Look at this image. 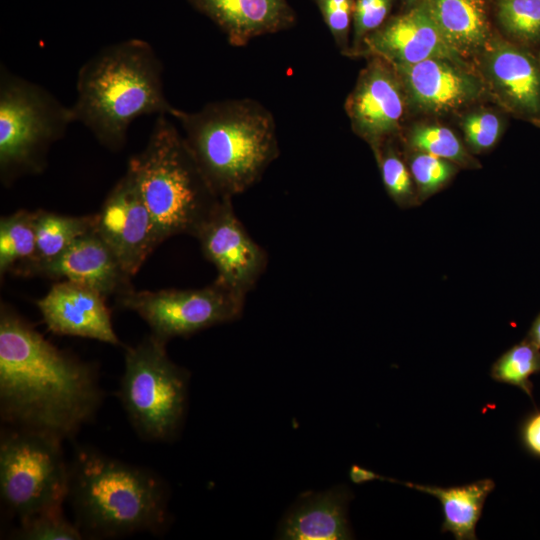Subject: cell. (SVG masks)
<instances>
[{
  "label": "cell",
  "instance_id": "29",
  "mask_svg": "<svg viewBox=\"0 0 540 540\" xmlns=\"http://www.w3.org/2000/svg\"><path fill=\"white\" fill-rule=\"evenodd\" d=\"M498 17L518 38L533 40L540 36V0H500Z\"/></svg>",
  "mask_w": 540,
  "mask_h": 540
},
{
  "label": "cell",
  "instance_id": "15",
  "mask_svg": "<svg viewBox=\"0 0 540 540\" xmlns=\"http://www.w3.org/2000/svg\"><path fill=\"white\" fill-rule=\"evenodd\" d=\"M52 279L65 278L85 285L104 298L133 290L132 276L95 227L78 237L58 258L37 272Z\"/></svg>",
  "mask_w": 540,
  "mask_h": 540
},
{
  "label": "cell",
  "instance_id": "7",
  "mask_svg": "<svg viewBox=\"0 0 540 540\" xmlns=\"http://www.w3.org/2000/svg\"><path fill=\"white\" fill-rule=\"evenodd\" d=\"M74 122L70 107L39 84L0 69V175L4 184L41 172L50 146Z\"/></svg>",
  "mask_w": 540,
  "mask_h": 540
},
{
  "label": "cell",
  "instance_id": "33",
  "mask_svg": "<svg viewBox=\"0 0 540 540\" xmlns=\"http://www.w3.org/2000/svg\"><path fill=\"white\" fill-rule=\"evenodd\" d=\"M520 436L526 450L540 458V411L533 412L524 420Z\"/></svg>",
  "mask_w": 540,
  "mask_h": 540
},
{
  "label": "cell",
  "instance_id": "8",
  "mask_svg": "<svg viewBox=\"0 0 540 540\" xmlns=\"http://www.w3.org/2000/svg\"><path fill=\"white\" fill-rule=\"evenodd\" d=\"M62 441L50 435L8 427L0 439V494L19 520L63 508L69 493V464Z\"/></svg>",
  "mask_w": 540,
  "mask_h": 540
},
{
  "label": "cell",
  "instance_id": "16",
  "mask_svg": "<svg viewBox=\"0 0 540 540\" xmlns=\"http://www.w3.org/2000/svg\"><path fill=\"white\" fill-rule=\"evenodd\" d=\"M391 66L411 102L422 110L442 112L456 109L480 93L476 79L457 67L454 61L427 59Z\"/></svg>",
  "mask_w": 540,
  "mask_h": 540
},
{
  "label": "cell",
  "instance_id": "17",
  "mask_svg": "<svg viewBox=\"0 0 540 540\" xmlns=\"http://www.w3.org/2000/svg\"><path fill=\"white\" fill-rule=\"evenodd\" d=\"M226 35L242 47L252 39L293 27L296 14L287 0H189Z\"/></svg>",
  "mask_w": 540,
  "mask_h": 540
},
{
  "label": "cell",
  "instance_id": "22",
  "mask_svg": "<svg viewBox=\"0 0 540 540\" xmlns=\"http://www.w3.org/2000/svg\"><path fill=\"white\" fill-rule=\"evenodd\" d=\"M95 227V215L66 216L45 210L35 211L36 254L25 275H37L81 235Z\"/></svg>",
  "mask_w": 540,
  "mask_h": 540
},
{
  "label": "cell",
  "instance_id": "5",
  "mask_svg": "<svg viewBox=\"0 0 540 540\" xmlns=\"http://www.w3.org/2000/svg\"><path fill=\"white\" fill-rule=\"evenodd\" d=\"M151 213L158 241L180 234L197 237L223 198L214 190L167 115H158L144 149L129 159Z\"/></svg>",
  "mask_w": 540,
  "mask_h": 540
},
{
  "label": "cell",
  "instance_id": "36",
  "mask_svg": "<svg viewBox=\"0 0 540 540\" xmlns=\"http://www.w3.org/2000/svg\"><path fill=\"white\" fill-rule=\"evenodd\" d=\"M409 4H412L415 0H406Z\"/></svg>",
  "mask_w": 540,
  "mask_h": 540
},
{
  "label": "cell",
  "instance_id": "25",
  "mask_svg": "<svg viewBox=\"0 0 540 540\" xmlns=\"http://www.w3.org/2000/svg\"><path fill=\"white\" fill-rule=\"evenodd\" d=\"M389 140L373 150L384 187L390 198L399 207L416 206L419 201L413 188L411 172L397 151L389 144Z\"/></svg>",
  "mask_w": 540,
  "mask_h": 540
},
{
  "label": "cell",
  "instance_id": "21",
  "mask_svg": "<svg viewBox=\"0 0 540 540\" xmlns=\"http://www.w3.org/2000/svg\"><path fill=\"white\" fill-rule=\"evenodd\" d=\"M388 481L400 483L437 498L442 505L444 516L441 531L452 533L457 540L477 539L476 524L481 517L485 500L495 488L492 479H481L453 487L422 485L391 478H388Z\"/></svg>",
  "mask_w": 540,
  "mask_h": 540
},
{
  "label": "cell",
  "instance_id": "1",
  "mask_svg": "<svg viewBox=\"0 0 540 540\" xmlns=\"http://www.w3.org/2000/svg\"><path fill=\"white\" fill-rule=\"evenodd\" d=\"M103 400L97 369L0 308V415L8 427L72 439Z\"/></svg>",
  "mask_w": 540,
  "mask_h": 540
},
{
  "label": "cell",
  "instance_id": "20",
  "mask_svg": "<svg viewBox=\"0 0 540 540\" xmlns=\"http://www.w3.org/2000/svg\"><path fill=\"white\" fill-rule=\"evenodd\" d=\"M448 45L468 56L487 43L489 25L484 0H424Z\"/></svg>",
  "mask_w": 540,
  "mask_h": 540
},
{
  "label": "cell",
  "instance_id": "26",
  "mask_svg": "<svg viewBox=\"0 0 540 540\" xmlns=\"http://www.w3.org/2000/svg\"><path fill=\"white\" fill-rule=\"evenodd\" d=\"M409 144L417 151L448 160L454 164L468 167H473L476 164L458 137L445 127H417L410 133Z\"/></svg>",
  "mask_w": 540,
  "mask_h": 540
},
{
  "label": "cell",
  "instance_id": "6",
  "mask_svg": "<svg viewBox=\"0 0 540 540\" xmlns=\"http://www.w3.org/2000/svg\"><path fill=\"white\" fill-rule=\"evenodd\" d=\"M189 379V372L169 358L166 342L153 334L126 348L118 397L141 439L168 442L178 435Z\"/></svg>",
  "mask_w": 540,
  "mask_h": 540
},
{
  "label": "cell",
  "instance_id": "18",
  "mask_svg": "<svg viewBox=\"0 0 540 540\" xmlns=\"http://www.w3.org/2000/svg\"><path fill=\"white\" fill-rule=\"evenodd\" d=\"M352 494L345 486L302 495L281 520L283 540H346L352 538L347 511Z\"/></svg>",
  "mask_w": 540,
  "mask_h": 540
},
{
  "label": "cell",
  "instance_id": "30",
  "mask_svg": "<svg viewBox=\"0 0 540 540\" xmlns=\"http://www.w3.org/2000/svg\"><path fill=\"white\" fill-rule=\"evenodd\" d=\"M393 0H355L353 9V47L348 54L358 55L367 36L380 28Z\"/></svg>",
  "mask_w": 540,
  "mask_h": 540
},
{
  "label": "cell",
  "instance_id": "24",
  "mask_svg": "<svg viewBox=\"0 0 540 540\" xmlns=\"http://www.w3.org/2000/svg\"><path fill=\"white\" fill-rule=\"evenodd\" d=\"M540 372V349L526 337L505 351L492 364L493 380L515 386L532 399L533 384L530 377Z\"/></svg>",
  "mask_w": 540,
  "mask_h": 540
},
{
  "label": "cell",
  "instance_id": "11",
  "mask_svg": "<svg viewBox=\"0 0 540 540\" xmlns=\"http://www.w3.org/2000/svg\"><path fill=\"white\" fill-rule=\"evenodd\" d=\"M196 239L217 271L215 280L245 296L267 268L268 254L235 214L232 198H223Z\"/></svg>",
  "mask_w": 540,
  "mask_h": 540
},
{
  "label": "cell",
  "instance_id": "12",
  "mask_svg": "<svg viewBox=\"0 0 540 540\" xmlns=\"http://www.w3.org/2000/svg\"><path fill=\"white\" fill-rule=\"evenodd\" d=\"M403 92L393 67L372 57L348 95L345 110L352 128L373 150L398 131L404 113Z\"/></svg>",
  "mask_w": 540,
  "mask_h": 540
},
{
  "label": "cell",
  "instance_id": "19",
  "mask_svg": "<svg viewBox=\"0 0 540 540\" xmlns=\"http://www.w3.org/2000/svg\"><path fill=\"white\" fill-rule=\"evenodd\" d=\"M485 60L489 76L506 100L522 112H540V69L528 54L496 41Z\"/></svg>",
  "mask_w": 540,
  "mask_h": 540
},
{
  "label": "cell",
  "instance_id": "35",
  "mask_svg": "<svg viewBox=\"0 0 540 540\" xmlns=\"http://www.w3.org/2000/svg\"><path fill=\"white\" fill-rule=\"evenodd\" d=\"M526 338L540 349V313L532 322Z\"/></svg>",
  "mask_w": 540,
  "mask_h": 540
},
{
  "label": "cell",
  "instance_id": "34",
  "mask_svg": "<svg viewBox=\"0 0 540 540\" xmlns=\"http://www.w3.org/2000/svg\"><path fill=\"white\" fill-rule=\"evenodd\" d=\"M349 477L351 481L355 484H362V483L374 481V480H387L388 481V478H385L379 474H376L375 472L371 470H367L358 465L351 466L350 471H349Z\"/></svg>",
  "mask_w": 540,
  "mask_h": 540
},
{
  "label": "cell",
  "instance_id": "28",
  "mask_svg": "<svg viewBox=\"0 0 540 540\" xmlns=\"http://www.w3.org/2000/svg\"><path fill=\"white\" fill-rule=\"evenodd\" d=\"M409 167L419 203L446 186L457 171L454 163L420 151L411 155Z\"/></svg>",
  "mask_w": 540,
  "mask_h": 540
},
{
  "label": "cell",
  "instance_id": "3",
  "mask_svg": "<svg viewBox=\"0 0 540 540\" xmlns=\"http://www.w3.org/2000/svg\"><path fill=\"white\" fill-rule=\"evenodd\" d=\"M173 118L206 178L222 198L242 194L279 157L276 122L254 99H227Z\"/></svg>",
  "mask_w": 540,
  "mask_h": 540
},
{
  "label": "cell",
  "instance_id": "31",
  "mask_svg": "<svg viewBox=\"0 0 540 540\" xmlns=\"http://www.w3.org/2000/svg\"><path fill=\"white\" fill-rule=\"evenodd\" d=\"M341 52L348 48V34L355 0H313Z\"/></svg>",
  "mask_w": 540,
  "mask_h": 540
},
{
  "label": "cell",
  "instance_id": "32",
  "mask_svg": "<svg viewBox=\"0 0 540 540\" xmlns=\"http://www.w3.org/2000/svg\"><path fill=\"white\" fill-rule=\"evenodd\" d=\"M499 118L489 112L468 115L463 122V130L468 145L476 152L492 148L501 134Z\"/></svg>",
  "mask_w": 540,
  "mask_h": 540
},
{
  "label": "cell",
  "instance_id": "14",
  "mask_svg": "<svg viewBox=\"0 0 540 540\" xmlns=\"http://www.w3.org/2000/svg\"><path fill=\"white\" fill-rule=\"evenodd\" d=\"M105 299L85 285L65 280L54 284L36 304L51 332L118 346L121 342Z\"/></svg>",
  "mask_w": 540,
  "mask_h": 540
},
{
  "label": "cell",
  "instance_id": "27",
  "mask_svg": "<svg viewBox=\"0 0 540 540\" xmlns=\"http://www.w3.org/2000/svg\"><path fill=\"white\" fill-rule=\"evenodd\" d=\"M20 540H81L83 533L76 523L70 522L63 508L43 511L22 520L13 533Z\"/></svg>",
  "mask_w": 540,
  "mask_h": 540
},
{
  "label": "cell",
  "instance_id": "23",
  "mask_svg": "<svg viewBox=\"0 0 540 540\" xmlns=\"http://www.w3.org/2000/svg\"><path fill=\"white\" fill-rule=\"evenodd\" d=\"M36 254L35 212L19 210L0 219V273L25 275Z\"/></svg>",
  "mask_w": 540,
  "mask_h": 540
},
{
  "label": "cell",
  "instance_id": "10",
  "mask_svg": "<svg viewBox=\"0 0 540 540\" xmlns=\"http://www.w3.org/2000/svg\"><path fill=\"white\" fill-rule=\"evenodd\" d=\"M95 229L131 276L160 245L151 213L128 168L95 215Z\"/></svg>",
  "mask_w": 540,
  "mask_h": 540
},
{
  "label": "cell",
  "instance_id": "9",
  "mask_svg": "<svg viewBox=\"0 0 540 540\" xmlns=\"http://www.w3.org/2000/svg\"><path fill=\"white\" fill-rule=\"evenodd\" d=\"M245 301V295L216 280L197 289H133L116 298L120 307L136 312L151 334L166 343L239 319Z\"/></svg>",
  "mask_w": 540,
  "mask_h": 540
},
{
  "label": "cell",
  "instance_id": "4",
  "mask_svg": "<svg viewBox=\"0 0 540 540\" xmlns=\"http://www.w3.org/2000/svg\"><path fill=\"white\" fill-rule=\"evenodd\" d=\"M69 472L68 499L84 536L159 534L167 528L169 489L156 472L87 447L76 450Z\"/></svg>",
  "mask_w": 540,
  "mask_h": 540
},
{
  "label": "cell",
  "instance_id": "2",
  "mask_svg": "<svg viewBox=\"0 0 540 540\" xmlns=\"http://www.w3.org/2000/svg\"><path fill=\"white\" fill-rule=\"evenodd\" d=\"M162 76V63L148 42L129 39L104 47L78 71L70 106L74 122L108 150H121L135 119L176 111L165 96Z\"/></svg>",
  "mask_w": 540,
  "mask_h": 540
},
{
  "label": "cell",
  "instance_id": "13",
  "mask_svg": "<svg viewBox=\"0 0 540 540\" xmlns=\"http://www.w3.org/2000/svg\"><path fill=\"white\" fill-rule=\"evenodd\" d=\"M359 54L381 58L391 65L414 64L427 59L460 60L443 38L424 0L367 36Z\"/></svg>",
  "mask_w": 540,
  "mask_h": 540
}]
</instances>
